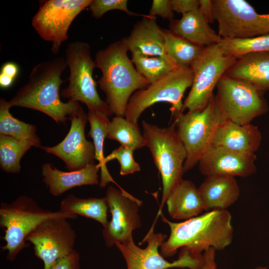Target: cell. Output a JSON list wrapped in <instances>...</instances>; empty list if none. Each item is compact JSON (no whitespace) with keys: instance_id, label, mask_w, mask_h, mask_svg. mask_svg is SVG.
I'll return each instance as SVG.
<instances>
[{"instance_id":"32","label":"cell","mask_w":269,"mask_h":269,"mask_svg":"<svg viewBox=\"0 0 269 269\" xmlns=\"http://www.w3.org/2000/svg\"><path fill=\"white\" fill-rule=\"evenodd\" d=\"M218 45L226 55L238 58L252 52H269V34L247 38H222Z\"/></svg>"},{"instance_id":"25","label":"cell","mask_w":269,"mask_h":269,"mask_svg":"<svg viewBox=\"0 0 269 269\" xmlns=\"http://www.w3.org/2000/svg\"><path fill=\"white\" fill-rule=\"evenodd\" d=\"M108 209L105 197L81 198L70 194L61 202L59 211L95 220L105 228L109 223Z\"/></svg>"},{"instance_id":"20","label":"cell","mask_w":269,"mask_h":269,"mask_svg":"<svg viewBox=\"0 0 269 269\" xmlns=\"http://www.w3.org/2000/svg\"><path fill=\"white\" fill-rule=\"evenodd\" d=\"M99 169L98 164L93 163L77 170L65 172L45 163L42 165L41 174L50 193L58 196L73 187L98 185Z\"/></svg>"},{"instance_id":"7","label":"cell","mask_w":269,"mask_h":269,"mask_svg":"<svg viewBox=\"0 0 269 269\" xmlns=\"http://www.w3.org/2000/svg\"><path fill=\"white\" fill-rule=\"evenodd\" d=\"M65 59L69 68V84L60 91V96L84 103L88 111L112 115L108 103L100 98L97 91L93 77L96 67L89 44L82 41L70 42L66 49Z\"/></svg>"},{"instance_id":"21","label":"cell","mask_w":269,"mask_h":269,"mask_svg":"<svg viewBox=\"0 0 269 269\" xmlns=\"http://www.w3.org/2000/svg\"><path fill=\"white\" fill-rule=\"evenodd\" d=\"M225 74L265 92L269 91V52H252L238 57Z\"/></svg>"},{"instance_id":"23","label":"cell","mask_w":269,"mask_h":269,"mask_svg":"<svg viewBox=\"0 0 269 269\" xmlns=\"http://www.w3.org/2000/svg\"><path fill=\"white\" fill-rule=\"evenodd\" d=\"M170 30L189 41L205 47L218 44L221 37L209 25L199 8L170 21Z\"/></svg>"},{"instance_id":"41","label":"cell","mask_w":269,"mask_h":269,"mask_svg":"<svg viewBox=\"0 0 269 269\" xmlns=\"http://www.w3.org/2000/svg\"><path fill=\"white\" fill-rule=\"evenodd\" d=\"M15 79L6 75L0 73V87L2 89H6L10 87L14 82Z\"/></svg>"},{"instance_id":"13","label":"cell","mask_w":269,"mask_h":269,"mask_svg":"<svg viewBox=\"0 0 269 269\" xmlns=\"http://www.w3.org/2000/svg\"><path fill=\"white\" fill-rule=\"evenodd\" d=\"M92 0H47L42 2L31 24L41 38L52 43L53 53L59 52L62 43L68 38L72 22Z\"/></svg>"},{"instance_id":"15","label":"cell","mask_w":269,"mask_h":269,"mask_svg":"<svg viewBox=\"0 0 269 269\" xmlns=\"http://www.w3.org/2000/svg\"><path fill=\"white\" fill-rule=\"evenodd\" d=\"M105 198L112 218L102 234L106 247H112L133 239V231L141 227L138 212L142 201L112 186L107 188Z\"/></svg>"},{"instance_id":"22","label":"cell","mask_w":269,"mask_h":269,"mask_svg":"<svg viewBox=\"0 0 269 269\" xmlns=\"http://www.w3.org/2000/svg\"><path fill=\"white\" fill-rule=\"evenodd\" d=\"M205 210H226L239 199L240 190L234 177L206 176L198 188Z\"/></svg>"},{"instance_id":"39","label":"cell","mask_w":269,"mask_h":269,"mask_svg":"<svg viewBox=\"0 0 269 269\" xmlns=\"http://www.w3.org/2000/svg\"><path fill=\"white\" fill-rule=\"evenodd\" d=\"M199 8L207 22L213 23L215 20L212 0H200Z\"/></svg>"},{"instance_id":"28","label":"cell","mask_w":269,"mask_h":269,"mask_svg":"<svg viewBox=\"0 0 269 269\" xmlns=\"http://www.w3.org/2000/svg\"><path fill=\"white\" fill-rule=\"evenodd\" d=\"M132 61L136 70L150 84L164 77L178 67L169 55L147 56L137 51L131 52Z\"/></svg>"},{"instance_id":"35","label":"cell","mask_w":269,"mask_h":269,"mask_svg":"<svg viewBox=\"0 0 269 269\" xmlns=\"http://www.w3.org/2000/svg\"><path fill=\"white\" fill-rule=\"evenodd\" d=\"M148 14L152 16L159 15L169 21L174 19V13L170 5V0H152Z\"/></svg>"},{"instance_id":"12","label":"cell","mask_w":269,"mask_h":269,"mask_svg":"<svg viewBox=\"0 0 269 269\" xmlns=\"http://www.w3.org/2000/svg\"><path fill=\"white\" fill-rule=\"evenodd\" d=\"M154 225L153 223L139 244L147 242L146 248L141 249L136 246L133 239L116 245L125 260L127 269H194L201 264L203 254L201 257H196L183 249H181L177 260L170 262L165 259L158 249L167 236L161 233H154Z\"/></svg>"},{"instance_id":"40","label":"cell","mask_w":269,"mask_h":269,"mask_svg":"<svg viewBox=\"0 0 269 269\" xmlns=\"http://www.w3.org/2000/svg\"><path fill=\"white\" fill-rule=\"evenodd\" d=\"M19 73V67L13 62H7L4 63L0 69V73L7 75L15 79Z\"/></svg>"},{"instance_id":"18","label":"cell","mask_w":269,"mask_h":269,"mask_svg":"<svg viewBox=\"0 0 269 269\" xmlns=\"http://www.w3.org/2000/svg\"><path fill=\"white\" fill-rule=\"evenodd\" d=\"M262 139L258 127L226 120L217 129L212 145L242 154H254L259 148Z\"/></svg>"},{"instance_id":"17","label":"cell","mask_w":269,"mask_h":269,"mask_svg":"<svg viewBox=\"0 0 269 269\" xmlns=\"http://www.w3.org/2000/svg\"><path fill=\"white\" fill-rule=\"evenodd\" d=\"M256 155L245 154L211 145L200 159L201 173L205 176L219 175L246 177L255 173Z\"/></svg>"},{"instance_id":"10","label":"cell","mask_w":269,"mask_h":269,"mask_svg":"<svg viewBox=\"0 0 269 269\" xmlns=\"http://www.w3.org/2000/svg\"><path fill=\"white\" fill-rule=\"evenodd\" d=\"M236 59L224 54L217 44L205 47L190 66L193 79L181 113L185 109L192 112L204 109L213 96L219 81Z\"/></svg>"},{"instance_id":"31","label":"cell","mask_w":269,"mask_h":269,"mask_svg":"<svg viewBox=\"0 0 269 269\" xmlns=\"http://www.w3.org/2000/svg\"><path fill=\"white\" fill-rule=\"evenodd\" d=\"M163 30L167 54L178 66L190 67L204 47L189 41L169 29Z\"/></svg>"},{"instance_id":"16","label":"cell","mask_w":269,"mask_h":269,"mask_svg":"<svg viewBox=\"0 0 269 269\" xmlns=\"http://www.w3.org/2000/svg\"><path fill=\"white\" fill-rule=\"evenodd\" d=\"M69 120L70 128L64 139L54 146L42 145L41 148L60 158L67 169L74 171L94 163L95 152L93 142L85 137V128L88 120L83 108Z\"/></svg>"},{"instance_id":"6","label":"cell","mask_w":269,"mask_h":269,"mask_svg":"<svg viewBox=\"0 0 269 269\" xmlns=\"http://www.w3.org/2000/svg\"><path fill=\"white\" fill-rule=\"evenodd\" d=\"M176 132L186 153L184 171H188L198 164L200 159L212 145L215 133L226 119L216 96L213 95L207 105L198 111L172 114Z\"/></svg>"},{"instance_id":"4","label":"cell","mask_w":269,"mask_h":269,"mask_svg":"<svg viewBox=\"0 0 269 269\" xmlns=\"http://www.w3.org/2000/svg\"><path fill=\"white\" fill-rule=\"evenodd\" d=\"M141 125L145 146L151 152L162 179V198L154 220L156 222L162 213L167 198L183 179L186 153L174 122L167 127H160L145 121Z\"/></svg>"},{"instance_id":"11","label":"cell","mask_w":269,"mask_h":269,"mask_svg":"<svg viewBox=\"0 0 269 269\" xmlns=\"http://www.w3.org/2000/svg\"><path fill=\"white\" fill-rule=\"evenodd\" d=\"M222 38H247L269 34V13H258L244 0H212Z\"/></svg>"},{"instance_id":"29","label":"cell","mask_w":269,"mask_h":269,"mask_svg":"<svg viewBox=\"0 0 269 269\" xmlns=\"http://www.w3.org/2000/svg\"><path fill=\"white\" fill-rule=\"evenodd\" d=\"M107 137L118 141L121 145L134 151L145 146L138 124L133 123L124 117L115 116L110 122Z\"/></svg>"},{"instance_id":"34","label":"cell","mask_w":269,"mask_h":269,"mask_svg":"<svg viewBox=\"0 0 269 269\" xmlns=\"http://www.w3.org/2000/svg\"><path fill=\"white\" fill-rule=\"evenodd\" d=\"M128 1L127 0H93L88 7L92 15L97 19L101 18L108 11L113 10L123 11L131 16H149L148 14H139L131 12L128 8Z\"/></svg>"},{"instance_id":"24","label":"cell","mask_w":269,"mask_h":269,"mask_svg":"<svg viewBox=\"0 0 269 269\" xmlns=\"http://www.w3.org/2000/svg\"><path fill=\"white\" fill-rule=\"evenodd\" d=\"M169 215L176 220H188L206 210L198 188L191 181L182 179L165 202Z\"/></svg>"},{"instance_id":"36","label":"cell","mask_w":269,"mask_h":269,"mask_svg":"<svg viewBox=\"0 0 269 269\" xmlns=\"http://www.w3.org/2000/svg\"><path fill=\"white\" fill-rule=\"evenodd\" d=\"M173 11L182 15L198 9L200 0H170Z\"/></svg>"},{"instance_id":"3","label":"cell","mask_w":269,"mask_h":269,"mask_svg":"<svg viewBox=\"0 0 269 269\" xmlns=\"http://www.w3.org/2000/svg\"><path fill=\"white\" fill-rule=\"evenodd\" d=\"M128 51L122 40L117 41L99 50L94 60L102 72L98 85L116 116L124 117L132 95L150 84L134 67Z\"/></svg>"},{"instance_id":"27","label":"cell","mask_w":269,"mask_h":269,"mask_svg":"<svg viewBox=\"0 0 269 269\" xmlns=\"http://www.w3.org/2000/svg\"><path fill=\"white\" fill-rule=\"evenodd\" d=\"M10 108L8 101L3 98L0 99V134L28 141L33 147L41 148V141L37 134L36 126L13 117L9 112Z\"/></svg>"},{"instance_id":"33","label":"cell","mask_w":269,"mask_h":269,"mask_svg":"<svg viewBox=\"0 0 269 269\" xmlns=\"http://www.w3.org/2000/svg\"><path fill=\"white\" fill-rule=\"evenodd\" d=\"M133 152L131 148L121 145L105 157V162L107 164L113 159H117L120 165V174L122 176L138 172L140 168L134 158Z\"/></svg>"},{"instance_id":"14","label":"cell","mask_w":269,"mask_h":269,"mask_svg":"<svg viewBox=\"0 0 269 269\" xmlns=\"http://www.w3.org/2000/svg\"><path fill=\"white\" fill-rule=\"evenodd\" d=\"M65 218L46 220L35 228L26 240L33 246L35 255L50 269L57 262L72 253L76 234Z\"/></svg>"},{"instance_id":"5","label":"cell","mask_w":269,"mask_h":269,"mask_svg":"<svg viewBox=\"0 0 269 269\" xmlns=\"http://www.w3.org/2000/svg\"><path fill=\"white\" fill-rule=\"evenodd\" d=\"M74 214L52 211L41 208L31 197L21 195L10 203L1 202L0 226L4 232L5 244L1 247L7 251L6 259L13 261L23 249L29 246L27 236L43 221L52 218L75 219Z\"/></svg>"},{"instance_id":"38","label":"cell","mask_w":269,"mask_h":269,"mask_svg":"<svg viewBox=\"0 0 269 269\" xmlns=\"http://www.w3.org/2000/svg\"><path fill=\"white\" fill-rule=\"evenodd\" d=\"M216 250L210 248L203 253L202 261L201 264L194 269H217L215 262ZM267 267H258L255 269H267Z\"/></svg>"},{"instance_id":"30","label":"cell","mask_w":269,"mask_h":269,"mask_svg":"<svg viewBox=\"0 0 269 269\" xmlns=\"http://www.w3.org/2000/svg\"><path fill=\"white\" fill-rule=\"evenodd\" d=\"M33 144L29 141L0 134V167L6 172L19 173L20 162L23 155Z\"/></svg>"},{"instance_id":"37","label":"cell","mask_w":269,"mask_h":269,"mask_svg":"<svg viewBox=\"0 0 269 269\" xmlns=\"http://www.w3.org/2000/svg\"><path fill=\"white\" fill-rule=\"evenodd\" d=\"M50 269H80L79 254L74 250L57 262Z\"/></svg>"},{"instance_id":"8","label":"cell","mask_w":269,"mask_h":269,"mask_svg":"<svg viewBox=\"0 0 269 269\" xmlns=\"http://www.w3.org/2000/svg\"><path fill=\"white\" fill-rule=\"evenodd\" d=\"M193 79V72L190 67L178 66L146 88L135 92L128 102L124 117L137 124L140 115L147 108L159 102L170 104L172 114L181 112L184 94L191 86Z\"/></svg>"},{"instance_id":"2","label":"cell","mask_w":269,"mask_h":269,"mask_svg":"<svg viewBox=\"0 0 269 269\" xmlns=\"http://www.w3.org/2000/svg\"><path fill=\"white\" fill-rule=\"evenodd\" d=\"M67 67L65 58L56 57L42 62L32 69L27 83L9 100L11 107H19L44 113L57 123L64 124L82 107L77 101L63 102L61 76Z\"/></svg>"},{"instance_id":"19","label":"cell","mask_w":269,"mask_h":269,"mask_svg":"<svg viewBox=\"0 0 269 269\" xmlns=\"http://www.w3.org/2000/svg\"><path fill=\"white\" fill-rule=\"evenodd\" d=\"M156 16L142 17L134 25L129 35L122 38L131 52L137 51L147 56H166L163 29L156 21Z\"/></svg>"},{"instance_id":"9","label":"cell","mask_w":269,"mask_h":269,"mask_svg":"<svg viewBox=\"0 0 269 269\" xmlns=\"http://www.w3.org/2000/svg\"><path fill=\"white\" fill-rule=\"evenodd\" d=\"M216 88L215 96L227 120L239 125L251 124L269 111L265 92L247 82L224 74Z\"/></svg>"},{"instance_id":"1","label":"cell","mask_w":269,"mask_h":269,"mask_svg":"<svg viewBox=\"0 0 269 269\" xmlns=\"http://www.w3.org/2000/svg\"><path fill=\"white\" fill-rule=\"evenodd\" d=\"M160 216L170 228L169 237L160 247L165 258L175 255L179 248L201 257L210 248L222 251L233 241L232 216L227 210H212L179 223L170 221L162 213Z\"/></svg>"},{"instance_id":"26","label":"cell","mask_w":269,"mask_h":269,"mask_svg":"<svg viewBox=\"0 0 269 269\" xmlns=\"http://www.w3.org/2000/svg\"><path fill=\"white\" fill-rule=\"evenodd\" d=\"M87 115L90 126L88 134L93 140L95 160L98 161V164L101 169L100 186L103 188L110 182H115L108 170L104 155V139L107 137L111 121L108 116L99 112L88 111Z\"/></svg>"}]
</instances>
